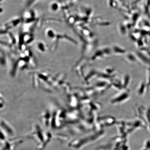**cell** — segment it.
I'll list each match as a JSON object with an SVG mask.
<instances>
[{
	"label": "cell",
	"mask_w": 150,
	"mask_h": 150,
	"mask_svg": "<svg viewBox=\"0 0 150 150\" xmlns=\"http://www.w3.org/2000/svg\"><path fill=\"white\" fill-rule=\"evenodd\" d=\"M147 84L148 86L150 85V68L147 71Z\"/></svg>",
	"instance_id": "obj_2"
},
{
	"label": "cell",
	"mask_w": 150,
	"mask_h": 150,
	"mask_svg": "<svg viewBox=\"0 0 150 150\" xmlns=\"http://www.w3.org/2000/svg\"><path fill=\"white\" fill-rule=\"evenodd\" d=\"M145 84L143 82L141 83L137 89V92L138 95L140 96H142L144 93V91H145Z\"/></svg>",
	"instance_id": "obj_1"
}]
</instances>
